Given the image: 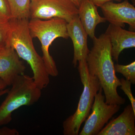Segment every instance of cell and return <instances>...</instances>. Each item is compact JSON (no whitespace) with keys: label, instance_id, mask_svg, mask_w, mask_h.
Returning a JSON list of instances; mask_svg holds the SVG:
<instances>
[{"label":"cell","instance_id":"obj_1","mask_svg":"<svg viewBox=\"0 0 135 135\" xmlns=\"http://www.w3.org/2000/svg\"><path fill=\"white\" fill-rule=\"evenodd\" d=\"M93 40V47L86 58L89 72L99 80L107 103L124 104L126 99L117 92V88L120 86V80L114 70L109 38L104 33L98 38L95 36Z\"/></svg>","mask_w":135,"mask_h":135},{"label":"cell","instance_id":"obj_2","mask_svg":"<svg viewBox=\"0 0 135 135\" xmlns=\"http://www.w3.org/2000/svg\"><path fill=\"white\" fill-rule=\"evenodd\" d=\"M29 20L26 18H11L7 43L15 49L20 58L30 65L35 82L42 90L49 84L50 75L42 57L35 48L28 27Z\"/></svg>","mask_w":135,"mask_h":135},{"label":"cell","instance_id":"obj_3","mask_svg":"<svg viewBox=\"0 0 135 135\" xmlns=\"http://www.w3.org/2000/svg\"><path fill=\"white\" fill-rule=\"evenodd\" d=\"M67 22L64 19L54 18L49 20L32 18L28 22L29 32L32 38H37L41 44L42 59L50 76L57 77L59 71L56 65L49 53V47L56 39H68Z\"/></svg>","mask_w":135,"mask_h":135},{"label":"cell","instance_id":"obj_4","mask_svg":"<svg viewBox=\"0 0 135 135\" xmlns=\"http://www.w3.org/2000/svg\"><path fill=\"white\" fill-rule=\"evenodd\" d=\"M78 63V71L83 85V91L75 112L63 122L64 135L79 134L81 124L89 115L95 95L101 88L97 77L89 73L86 59L79 60Z\"/></svg>","mask_w":135,"mask_h":135},{"label":"cell","instance_id":"obj_5","mask_svg":"<svg viewBox=\"0 0 135 135\" xmlns=\"http://www.w3.org/2000/svg\"><path fill=\"white\" fill-rule=\"evenodd\" d=\"M11 86L0 105V126L11 122L14 111L22 106L33 105L41 97L42 90L29 75H19Z\"/></svg>","mask_w":135,"mask_h":135},{"label":"cell","instance_id":"obj_6","mask_svg":"<svg viewBox=\"0 0 135 135\" xmlns=\"http://www.w3.org/2000/svg\"><path fill=\"white\" fill-rule=\"evenodd\" d=\"M30 18H59L67 23L78 15V8L71 0H31Z\"/></svg>","mask_w":135,"mask_h":135},{"label":"cell","instance_id":"obj_7","mask_svg":"<svg viewBox=\"0 0 135 135\" xmlns=\"http://www.w3.org/2000/svg\"><path fill=\"white\" fill-rule=\"evenodd\" d=\"M102 87L94 97L92 113L85 120L80 135H97L105 124L119 110L120 105L109 104L105 101Z\"/></svg>","mask_w":135,"mask_h":135},{"label":"cell","instance_id":"obj_8","mask_svg":"<svg viewBox=\"0 0 135 135\" xmlns=\"http://www.w3.org/2000/svg\"><path fill=\"white\" fill-rule=\"evenodd\" d=\"M106 21L110 24L123 27L125 23L129 30L135 31V8L128 0L119 3L109 1L100 7Z\"/></svg>","mask_w":135,"mask_h":135},{"label":"cell","instance_id":"obj_9","mask_svg":"<svg viewBox=\"0 0 135 135\" xmlns=\"http://www.w3.org/2000/svg\"><path fill=\"white\" fill-rule=\"evenodd\" d=\"M16 51L7 43L0 52V78L11 86L19 75L24 74L26 66Z\"/></svg>","mask_w":135,"mask_h":135},{"label":"cell","instance_id":"obj_10","mask_svg":"<svg viewBox=\"0 0 135 135\" xmlns=\"http://www.w3.org/2000/svg\"><path fill=\"white\" fill-rule=\"evenodd\" d=\"M69 37L72 41L74 47L73 64L74 67L79 60L86 59L90 50L88 48V35L82 26L78 15L66 25Z\"/></svg>","mask_w":135,"mask_h":135},{"label":"cell","instance_id":"obj_11","mask_svg":"<svg viewBox=\"0 0 135 135\" xmlns=\"http://www.w3.org/2000/svg\"><path fill=\"white\" fill-rule=\"evenodd\" d=\"M105 33L110 42L112 57L116 62L123 50L135 47V31H127L121 27L110 24Z\"/></svg>","mask_w":135,"mask_h":135},{"label":"cell","instance_id":"obj_12","mask_svg":"<svg viewBox=\"0 0 135 135\" xmlns=\"http://www.w3.org/2000/svg\"><path fill=\"white\" fill-rule=\"evenodd\" d=\"M135 113L131 105L126 107L122 113L110 121L97 135H135Z\"/></svg>","mask_w":135,"mask_h":135},{"label":"cell","instance_id":"obj_13","mask_svg":"<svg viewBox=\"0 0 135 135\" xmlns=\"http://www.w3.org/2000/svg\"><path fill=\"white\" fill-rule=\"evenodd\" d=\"M78 16L88 36L92 40L95 37L97 26L106 22L104 17L99 15L97 7L90 0H82L78 8Z\"/></svg>","mask_w":135,"mask_h":135},{"label":"cell","instance_id":"obj_14","mask_svg":"<svg viewBox=\"0 0 135 135\" xmlns=\"http://www.w3.org/2000/svg\"><path fill=\"white\" fill-rule=\"evenodd\" d=\"M8 1L11 11V18H30L29 9L31 0H8Z\"/></svg>","mask_w":135,"mask_h":135},{"label":"cell","instance_id":"obj_15","mask_svg":"<svg viewBox=\"0 0 135 135\" xmlns=\"http://www.w3.org/2000/svg\"><path fill=\"white\" fill-rule=\"evenodd\" d=\"M114 68L116 72L121 74L126 78V80L130 81L131 84H135V61L127 65L116 64L114 65Z\"/></svg>","mask_w":135,"mask_h":135},{"label":"cell","instance_id":"obj_16","mask_svg":"<svg viewBox=\"0 0 135 135\" xmlns=\"http://www.w3.org/2000/svg\"><path fill=\"white\" fill-rule=\"evenodd\" d=\"M9 20L0 18V47H4L7 44L9 31Z\"/></svg>","mask_w":135,"mask_h":135},{"label":"cell","instance_id":"obj_17","mask_svg":"<svg viewBox=\"0 0 135 135\" xmlns=\"http://www.w3.org/2000/svg\"><path fill=\"white\" fill-rule=\"evenodd\" d=\"M120 89L127 95L130 100L131 106L134 113H135V99L131 91V83L129 81L123 78L120 79Z\"/></svg>","mask_w":135,"mask_h":135},{"label":"cell","instance_id":"obj_18","mask_svg":"<svg viewBox=\"0 0 135 135\" xmlns=\"http://www.w3.org/2000/svg\"><path fill=\"white\" fill-rule=\"evenodd\" d=\"M0 18L7 20L11 18V11L8 0H0Z\"/></svg>","mask_w":135,"mask_h":135},{"label":"cell","instance_id":"obj_19","mask_svg":"<svg viewBox=\"0 0 135 135\" xmlns=\"http://www.w3.org/2000/svg\"><path fill=\"white\" fill-rule=\"evenodd\" d=\"M19 132L15 128L4 127L0 128V135H18Z\"/></svg>","mask_w":135,"mask_h":135},{"label":"cell","instance_id":"obj_20","mask_svg":"<svg viewBox=\"0 0 135 135\" xmlns=\"http://www.w3.org/2000/svg\"><path fill=\"white\" fill-rule=\"evenodd\" d=\"M97 7H100L102 5H103L105 3L109 1H117L118 2H121L122 0H90Z\"/></svg>","mask_w":135,"mask_h":135},{"label":"cell","instance_id":"obj_21","mask_svg":"<svg viewBox=\"0 0 135 135\" xmlns=\"http://www.w3.org/2000/svg\"><path fill=\"white\" fill-rule=\"evenodd\" d=\"M7 86L5 83L0 78V91L7 88Z\"/></svg>","mask_w":135,"mask_h":135},{"label":"cell","instance_id":"obj_22","mask_svg":"<svg viewBox=\"0 0 135 135\" xmlns=\"http://www.w3.org/2000/svg\"><path fill=\"white\" fill-rule=\"evenodd\" d=\"M9 89L6 88L3 90H1L0 91V98L4 95H6L8 91H9Z\"/></svg>","mask_w":135,"mask_h":135},{"label":"cell","instance_id":"obj_23","mask_svg":"<svg viewBox=\"0 0 135 135\" xmlns=\"http://www.w3.org/2000/svg\"><path fill=\"white\" fill-rule=\"evenodd\" d=\"M73 3H74V4L77 7L79 8V6H80L81 3L82 1V0H71Z\"/></svg>","mask_w":135,"mask_h":135},{"label":"cell","instance_id":"obj_24","mask_svg":"<svg viewBox=\"0 0 135 135\" xmlns=\"http://www.w3.org/2000/svg\"><path fill=\"white\" fill-rule=\"evenodd\" d=\"M3 48L0 47V52H1V51H2V50L3 49Z\"/></svg>","mask_w":135,"mask_h":135}]
</instances>
